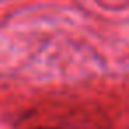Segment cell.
I'll return each instance as SVG.
<instances>
[{
    "label": "cell",
    "instance_id": "obj_1",
    "mask_svg": "<svg viewBox=\"0 0 129 129\" xmlns=\"http://www.w3.org/2000/svg\"><path fill=\"white\" fill-rule=\"evenodd\" d=\"M41 129H55V127H41Z\"/></svg>",
    "mask_w": 129,
    "mask_h": 129
}]
</instances>
